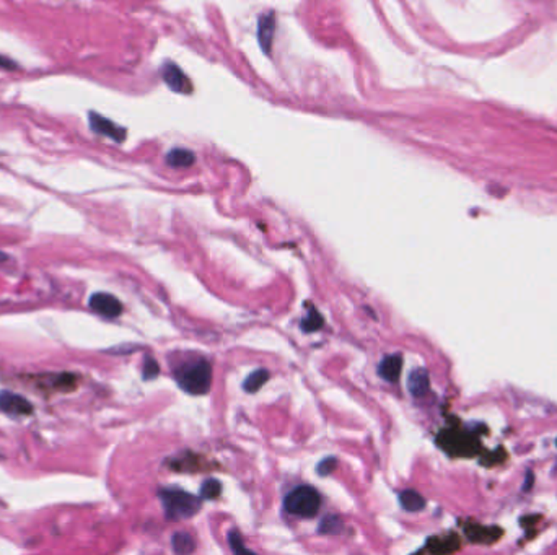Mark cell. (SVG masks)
I'll list each match as a JSON object with an SVG mask.
<instances>
[{"mask_svg": "<svg viewBox=\"0 0 557 555\" xmlns=\"http://www.w3.org/2000/svg\"><path fill=\"white\" fill-rule=\"evenodd\" d=\"M176 381L189 394H205L212 385V367L204 360L189 363L176 371Z\"/></svg>", "mask_w": 557, "mask_h": 555, "instance_id": "6da1fadb", "label": "cell"}, {"mask_svg": "<svg viewBox=\"0 0 557 555\" xmlns=\"http://www.w3.org/2000/svg\"><path fill=\"white\" fill-rule=\"evenodd\" d=\"M160 500L163 503L165 515L168 519L191 518L199 512L200 502L194 495L186 494L183 490L166 489L160 490Z\"/></svg>", "mask_w": 557, "mask_h": 555, "instance_id": "7a4b0ae2", "label": "cell"}, {"mask_svg": "<svg viewBox=\"0 0 557 555\" xmlns=\"http://www.w3.org/2000/svg\"><path fill=\"white\" fill-rule=\"evenodd\" d=\"M321 497L310 485H302L292 490L285 498V508L288 513L302 518H313L320 512Z\"/></svg>", "mask_w": 557, "mask_h": 555, "instance_id": "3957f363", "label": "cell"}, {"mask_svg": "<svg viewBox=\"0 0 557 555\" xmlns=\"http://www.w3.org/2000/svg\"><path fill=\"white\" fill-rule=\"evenodd\" d=\"M161 75H163L166 85L173 91L181 93V95H189L193 91V85H191L189 78L184 75V72L176 64L166 62L163 68H161Z\"/></svg>", "mask_w": 557, "mask_h": 555, "instance_id": "277c9868", "label": "cell"}, {"mask_svg": "<svg viewBox=\"0 0 557 555\" xmlns=\"http://www.w3.org/2000/svg\"><path fill=\"white\" fill-rule=\"evenodd\" d=\"M90 308L93 311L105 318H117L122 313V304L116 297L110 293H95L90 298Z\"/></svg>", "mask_w": 557, "mask_h": 555, "instance_id": "5b68a950", "label": "cell"}, {"mask_svg": "<svg viewBox=\"0 0 557 555\" xmlns=\"http://www.w3.org/2000/svg\"><path fill=\"white\" fill-rule=\"evenodd\" d=\"M0 410L10 415H29L33 412V404L23 396L2 391L0 392Z\"/></svg>", "mask_w": 557, "mask_h": 555, "instance_id": "8992f818", "label": "cell"}, {"mask_svg": "<svg viewBox=\"0 0 557 555\" xmlns=\"http://www.w3.org/2000/svg\"><path fill=\"white\" fill-rule=\"evenodd\" d=\"M90 127L96 134L110 137L114 142H122L126 139V131L122 127L114 124L110 119H106V117L96 114V112H90Z\"/></svg>", "mask_w": 557, "mask_h": 555, "instance_id": "52a82bcc", "label": "cell"}, {"mask_svg": "<svg viewBox=\"0 0 557 555\" xmlns=\"http://www.w3.org/2000/svg\"><path fill=\"white\" fill-rule=\"evenodd\" d=\"M274 33H276V18H274V13H264L258 23V38L262 51L266 54L271 52Z\"/></svg>", "mask_w": 557, "mask_h": 555, "instance_id": "ba28073f", "label": "cell"}, {"mask_svg": "<svg viewBox=\"0 0 557 555\" xmlns=\"http://www.w3.org/2000/svg\"><path fill=\"white\" fill-rule=\"evenodd\" d=\"M401 368H403V357H401L399 353H394V355L385 357V360L381 362L378 367V373L383 380L394 383L398 381Z\"/></svg>", "mask_w": 557, "mask_h": 555, "instance_id": "9c48e42d", "label": "cell"}, {"mask_svg": "<svg viewBox=\"0 0 557 555\" xmlns=\"http://www.w3.org/2000/svg\"><path fill=\"white\" fill-rule=\"evenodd\" d=\"M430 380L429 373L424 368H417L409 375L408 380V390L414 397H422L429 392Z\"/></svg>", "mask_w": 557, "mask_h": 555, "instance_id": "30bf717a", "label": "cell"}, {"mask_svg": "<svg viewBox=\"0 0 557 555\" xmlns=\"http://www.w3.org/2000/svg\"><path fill=\"white\" fill-rule=\"evenodd\" d=\"M399 503L406 512L410 513L420 512V510L425 507V500L422 495L415 492V490H409V489L403 490V492L399 494Z\"/></svg>", "mask_w": 557, "mask_h": 555, "instance_id": "8fae6325", "label": "cell"}, {"mask_svg": "<svg viewBox=\"0 0 557 555\" xmlns=\"http://www.w3.org/2000/svg\"><path fill=\"white\" fill-rule=\"evenodd\" d=\"M166 161L173 168H188L194 163V154L184 149H174L166 155Z\"/></svg>", "mask_w": 557, "mask_h": 555, "instance_id": "7c38bea8", "label": "cell"}, {"mask_svg": "<svg viewBox=\"0 0 557 555\" xmlns=\"http://www.w3.org/2000/svg\"><path fill=\"white\" fill-rule=\"evenodd\" d=\"M171 546H173V551L176 554H191L195 549L194 539L188 533H176L171 538Z\"/></svg>", "mask_w": 557, "mask_h": 555, "instance_id": "4fadbf2b", "label": "cell"}, {"mask_svg": "<svg viewBox=\"0 0 557 555\" xmlns=\"http://www.w3.org/2000/svg\"><path fill=\"white\" fill-rule=\"evenodd\" d=\"M269 380V371L267 370H256L249 375L246 380H244V391L246 392H256L262 387L264 383Z\"/></svg>", "mask_w": 557, "mask_h": 555, "instance_id": "5bb4252c", "label": "cell"}, {"mask_svg": "<svg viewBox=\"0 0 557 555\" xmlns=\"http://www.w3.org/2000/svg\"><path fill=\"white\" fill-rule=\"evenodd\" d=\"M322 326V318L321 314L316 311V309H310L308 314L305 318H303L302 321V329L305 332H313V331H318Z\"/></svg>", "mask_w": 557, "mask_h": 555, "instance_id": "9a60e30c", "label": "cell"}, {"mask_svg": "<svg viewBox=\"0 0 557 555\" xmlns=\"http://www.w3.org/2000/svg\"><path fill=\"white\" fill-rule=\"evenodd\" d=\"M342 531V521L334 515H327L326 518L321 519L320 523V533L321 534H337Z\"/></svg>", "mask_w": 557, "mask_h": 555, "instance_id": "2e32d148", "label": "cell"}, {"mask_svg": "<svg viewBox=\"0 0 557 555\" xmlns=\"http://www.w3.org/2000/svg\"><path fill=\"white\" fill-rule=\"evenodd\" d=\"M220 492H222V484L217 479H207L200 487V495H202V498L207 500L217 498Z\"/></svg>", "mask_w": 557, "mask_h": 555, "instance_id": "e0dca14e", "label": "cell"}, {"mask_svg": "<svg viewBox=\"0 0 557 555\" xmlns=\"http://www.w3.org/2000/svg\"><path fill=\"white\" fill-rule=\"evenodd\" d=\"M228 542H230V547H232V551L235 554H242V552L253 554L251 551H249V549H246V547L243 546V539L237 531H230L228 533Z\"/></svg>", "mask_w": 557, "mask_h": 555, "instance_id": "ac0fdd59", "label": "cell"}, {"mask_svg": "<svg viewBox=\"0 0 557 555\" xmlns=\"http://www.w3.org/2000/svg\"><path fill=\"white\" fill-rule=\"evenodd\" d=\"M336 463L337 461L334 458H326L321 461V464H318V474L322 475V478H326V475H329L332 471L336 468Z\"/></svg>", "mask_w": 557, "mask_h": 555, "instance_id": "d6986e66", "label": "cell"}, {"mask_svg": "<svg viewBox=\"0 0 557 555\" xmlns=\"http://www.w3.org/2000/svg\"><path fill=\"white\" fill-rule=\"evenodd\" d=\"M156 375H158V363H156L154 358H149L144 367V378L145 380H151V378H155Z\"/></svg>", "mask_w": 557, "mask_h": 555, "instance_id": "ffe728a7", "label": "cell"}, {"mask_svg": "<svg viewBox=\"0 0 557 555\" xmlns=\"http://www.w3.org/2000/svg\"><path fill=\"white\" fill-rule=\"evenodd\" d=\"M0 67H5V68H13V62H10L8 59H5V57H0Z\"/></svg>", "mask_w": 557, "mask_h": 555, "instance_id": "44dd1931", "label": "cell"}, {"mask_svg": "<svg viewBox=\"0 0 557 555\" xmlns=\"http://www.w3.org/2000/svg\"><path fill=\"white\" fill-rule=\"evenodd\" d=\"M5 259H7V254H5V253H0V262L5 261Z\"/></svg>", "mask_w": 557, "mask_h": 555, "instance_id": "7402d4cb", "label": "cell"}]
</instances>
